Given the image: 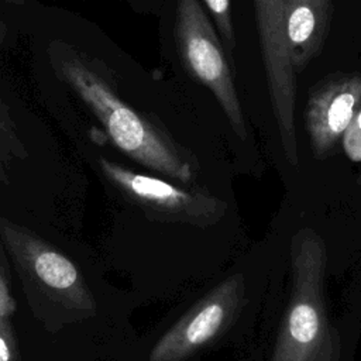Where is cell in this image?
<instances>
[{
    "label": "cell",
    "instance_id": "1",
    "mask_svg": "<svg viewBox=\"0 0 361 361\" xmlns=\"http://www.w3.org/2000/svg\"><path fill=\"white\" fill-rule=\"evenodd\" d=\"M58 65L65 82L97 117L121 152L179 183L193 182L197 169L195 158L166 131L120 99L82 55L75 51L62 52Z\"/></svg>",
    "mask_w": 361,
    "mask_h": 361
},
{
    "label": "cell",
    "instance_id": "2",
    "mask_svg": "<svg viewBox=\"0 0 361 361\" xmlns=\"http://www.w3.org/2000/svg\"><path fill=\"white\" fill-rule=\"evenodd\" d=\"M326 268L323 237L300 228L290 240V296L271 361H338L340 340L324 300Z\"/></svg>",
    "mask_w": 361,
    "mask_h": 361
},
{
    "label": "cell",
    "instance_id": "3",
    "mask_svg": "<svg viewBox=\"0 0 361 361\" xmlns=\"http://www.w3.org/2000/svg\"><path fill=\"white\" fill-rule=\"evenodd\" d=\"M175 37L188 72L214 94L234 133L245 140L247 126L224 45L199 0H178Z\"/></svg>",
    "mask_w": 361,
    "mask_h": 361
},
{
    "label": "cell",
    "instance_id": "4",
    "mask_svg": "<svg viewBox=\"0 0 361 361\" xmlns=\"http://www.w3.org/2000/svg\"><path fill=\"white\" fill-rule=\"evenodd\" d=\"M0 237L25 283L66 310L92 313L94 299L76 265L28 228L0 214Z\"/></svg>",
    "mask_w": 361,
    "mask_h": 361
},
{
    "label": "cell",
    "instance_id": "5",
    "mask_svg": "<svg viewBox=\"0 0 361 361\" xmlns=\"http://www.w3.org/2000/svg\"><path fill=\"white\" fill-rule=\"evenodd\" d=\"M99 166L104 178L126 199L155 221L209 227L226 214L227 204L206 189L182 188L165 179L135 172L103 157L99 158Z\"/></svg>",
    "mask_w": 361,
    "mask_h": 361
},
{
    "label": "cell",
    "instance_id": "6",
    "mask_svg": "<svg viewBox=\"0 0 361 361\" xmlns=\"http://www.w3.org/2000/svg\"><path fill=\"white\" fill-rule=\"evenodd\" d=\"M255 21L271 107L288 162H299L295 130L296 72L286 35L283 0H254Z\"/></svg>",
    "mask_w": 361,
    "mask_h": 361
},
{
    "label": "cell",
    "instance_id": "7",
    "mask_svg": "<svg viewBox=\"0 0 361 361\" xmlns=\"http://www.w3.org/2000/svg\"><path fill=\"white\" fill-rule=\"evenodd\" d=\"M245 281L235 274L220 282L189 309L154 345L148 361H186L224 333L237 317Z\"/></svg>",
    "mask_w": 361,
    "mask_h": 361
},
{
    "label": "cell",
    "instance_id": "8",
    "mask_svg": "<svg viewBox=\"0 0 361 361\" xmlns=\"http://www.w3.org/2000/svg\"><path fill=\"white\" fill-rule=\"evenodd\" d=\"M361 110V72L334 73L312 89L305 121L313 155L327 157Z\"/></svg>",
    "mask_w": 361,
    "mask_h": 361
},
{
    "label": "cell",
    "instance_id": "9",
    "mask_svg": "<svg viewBox=\"0 0 361 361\" xmlns=\"http://www.w3.org/2000/svg\"><path fill=\"white\" fill-rule=\"evenodd\" d=\"M286 35L295 72L319 55L329 35L331 0H283Z\"/></svg>",
    "mask_w": 361,
    "mask_h": 361
},
{
    "label": "cell",
    "instance_id": "10",
    "mask_svg": "<svg viewBox=\"0 0 361 361\" xmlns=\"http://www.w3.org/2000/svg\"><path fill=\"white\" fill-rule=\"evenodd\" d=\"M28 152L17 133L10 111L0 97V182H8V172L14 161L27 158Z\"/></svg>",
    "mask_w": 361,
    "mask_h": 361
},
{
    "label": "cell",
    "instance_id": "11",
    "mask_svg": "<svg viewBox=\"0 0 361 361\" xmlns=\"http://www.w3.org/2000/svg\"><path fill=\"white\" fill-rule=\"evenodd\" d=\"M206 8L212 14L217 31L220 34L221 42L228 54V56H233L234 48H235V32L233 27V18H231V4L230 0H203Z\"/></svg>",
    "mask_w": 361,
    "mask_h": 361
},
{
    "label": "cell",
    "instance_id": "12",
    "mask_svg": "<svg viewBox=\"0 0 361 361\" xmlns=\"http://www.w3.org/2000/svg\"><path fill=\"white\" fill-rule=\"evenodd\" d=\"M14 312H16V302L11 295L7 251L0 237V317L10 319Z\"/></svg>",
    "mask_w": 361,
    "mask_h": 361
},
{
    "label": "cell",
    "instance_id": "13",
    "mask_svg": "<svg viewBox=\"0 0 361 361\" xmlns=\"http://www.w3.org/2000/svg\"><path fill=\"white\" fill-rule=\"evenodd\" d=\"M0 361H21L18 343L7 317H0Z\"/></svg>",
    "mask_w": 361,
    "mask_h": 361
},
{
    "label": "cell",
    "instance_id": "14",
    "mask_svg": "<svg viewBox=\"0 0 361 361\" xmlns=\"http://www.w3.org/2000/svg\"><path fill=\"white\" fill-rule=\"evenodd\" d=\"M344 148L351 157H361V110L344 134Z\"/></svg>",
    "mask_w": 361,
    "mask_h": 361
},
{
    "label": "cell",
    "instance_id": "15",
    "mask_svg": "<svg viewBox=\"0 0 361 361\" xmlns=\"http://www.w3.org/2000/svg\"><path fill=\"white\" fill-rule=\"evenodd\" d=\"M4 37H6V25H4V23H3V20L0 18V48H1V45H3Z\"/></svg>",
    "mask_w": 361,
    "mask_h": 361
},
{
    "label": "cell",
    "instance_id": "16",
    "mask_svg": "<svg viewBox=\"0 0 361 361\" xmlns=\"http://www.w3.org/2000/svg\"><path fill=\"white\" fill-rule=\"evenodd\" d=\"M7 3H13V4H25L28 0H4Z\"/></svg>",
    "mask_w": 361,
    "mask_h": 361
},
{
    "label": "cell",
    "instance_id": "17",
    "mask_svg": "<svg viewBox=\"0 0 361 361\" xmlns=\"http://www.w3.org/2000/svg\"><path fill=\"white\" fill-rule=\"evenodd\" d=\"M358 183H360V188H361V176H360V179H358Z\"/></svg>",
    "mask_w": 361,
    "mask_h": 361
},
{
    "label": "cell",
    "instance_id": "18",
    "mask_svg": "<svg viewBox=\"0 0 361 361\" xmlns=\"http://www.w3.org/2000/svg\"><path fill=\"white\" fill-rule=\"evenodd\" d=\"M134 1H147V0H134Z\"/></svg>",
    "mask_w": 361,
    "mask_h": 361
}]
</instances>
